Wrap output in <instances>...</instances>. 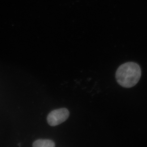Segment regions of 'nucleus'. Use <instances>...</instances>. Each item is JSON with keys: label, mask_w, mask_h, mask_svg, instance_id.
Wrapping results in <instances>:
<instances>
[{"label": "nucleus", "mask_w": 147, "mask_h": 147, "mask_svg": "<svg viewBox=\"0 0 147 147\" xmlns=\"http://www.w3.org/2000/svg\"><path fill=\"white\" fill-rule=\"evenodd\" d=\"M141 69L138 64L129 62L120 66L116 71L117 82L122 87L131 88L138 83L141 76Z\"/></svg>", "instance_id": "f257e3e1"}, {"label": "nucleus", "mask_w": 147, "mask_h": 147, "mask_svg": "<svg viewBox=\"0 0 147 147\" xmlns=\"http://www.w3.org/2000/svg\"><path fill=\"white\" fill-rule=\"evenodd\" d=\"M69 115V111L65 108L51 111L47 117V122L51 126H56L65 121Z\"/></svg>", "instance_id": "f03ea898"}, {"label": "nucleus", "mask_w": 147, "mask_h": 147, "mask_svg": "<svg viewBox=\"0 0 147 147\" xmlns=\"http://www.w3.org/2000/svg\"><path fill=\"white\" fill-rule=\"evenodd\" d=\"M33 147H55V142L49 139H38L33 144Z\"/></svg>", "instance_id": "7ed1b4c3"}]
</instances>
